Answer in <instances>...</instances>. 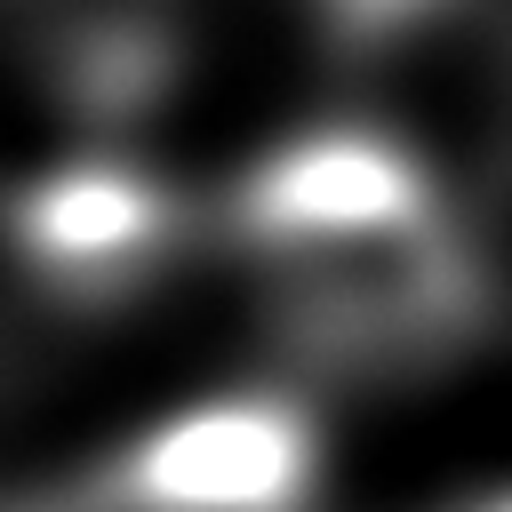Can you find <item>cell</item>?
<instances>
[{
	"label": "cell",
	"instance_id": "obj_3",
	"mask_svg": "<svg viewBox=\"0 0 512 512\" xmlns=\"http://www.w3.org/2000/svg\"><path fill=\"white\" fill-rule=\"evenodd\" d=\"M104 472L152 512H304L312 424L296 400L232 392V400L168 416Z\"/></svg>",
	"mask_w": 512,
	"mask_h": 512
},
{
	"label": "cell",
	"instance_id": "obj_2",
	"mask_svg": "<svg viewBox=\"0 0 512 512\" xmlns=\"http://www.w3.org/2000/svg\"><path fill=\"white\" fill-rule=\"evenodd\" d=\"M0 232H8L16 272L48 304H64V312H120L176 264L184 216H176V200L152 176L112 168V160H80V168H56V176L24 184L8 200Z\"/></svg>",
	"mask_w": 512,
	"mask_h": 512
},
{
	"label": "cell",
	"instance_id": "obj_5",
	"mask_svg": "<svg viewBox=\"0 0 512 512\" xmlns=\"http://www.w3.org/2000/svg\"><path fill=\"white\" fill-rule=\"evenodd\" d=\"M456 512H504V496H464Z\"/></svg>",
	"mask_w": 512,
	"mask_h": 512
},
{
	"label": "cell",
	"instance_id": "obj_4",
	"mask_svg": "<svg viewBox=\"0 0 512 512\" xmlns=\"http://www.w3.org/2000/svg\"><path fill=\"white\" fill-rule=\"evenodd\" d=\"M32 512H152V504H136L112 472H88V480H72L64 496H48V504H32Z\"/></svg>",
	"mask_w": 512,
	"mask_h": 512
},
{
	"label": "cell",
	"instance_id": "obj_1",
	"mask_svg": "<svg viewBox=\"0 0 512 512\" xmlns=\"http://www.w3.org/2000/svg\"><path fill=\"white\" fill-rule=\"evenodd\" d=\"M232 240L288 352L336 376L424 368L488 312L464 208L376 128H320L280 144L240 184Z\"/></svg>",
	"mask_w": 512,
	"mask_h": 512
}]
</instances>
